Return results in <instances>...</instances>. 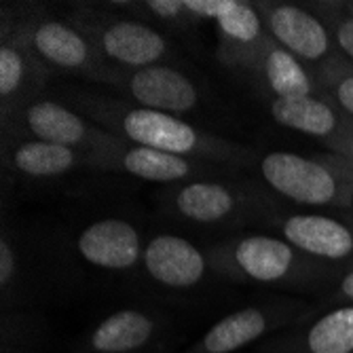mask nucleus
Segmentation results:
<instances>
[{
  "label": "nucleus",
  "instance_id": "obj_3",
  "mask_svg": "<svg viewBox=\"0 0 353 353\" xmlns=\"http://www.w3.org/2000/svg\"><path fill=\"white\" fill-rule=\"evenodd\" d=\"M263 180L292 203L347 212L353 201V168L343 154L273 150L259 161Z\"/></svg>",
  "mask_w": 353,
  "mask_h": 353
},
{
  "label": "nucleus",
  "instance_id": "obj_4",
  "mask_svg": "<svg viewBox=\"0 0 353 353\" xmlns=\"http://www.w3.org/2000/svg\"><path fill=\"white\" fill-rule=\"evenodd\" d=\"M68 19L91 41L100 55L119 70H136L174 61V47L161 30L136 15H121L104 7L79 5Z\"/></svg>",
  "mask_w": 353,
  "mask_h": 353
},
{
  "label": "nucleus",
  "instance_id": "obj_27",
  "mask_svg": "<svg viewBox=\"0 0 353 353\" xmlns=\"http://www.w3.org/2000/svg\"><path fill=\"white\" fill-rule=\"evenodd\" d=\"M345 214H347V216H349V222H351V224H353V201H351V205H349V210H347V212H345Z\"/></svg>",
  "mask_w": 353,
  "mask_h": 353
},
{
  "label": "nucleus",
  "instance_id": "obj_13",
  "mask_svg": "<svg viewBox=\"0 0 353 353\" xmlns=\"http://www.w3.org/2000/svg\"><path fill=\"white\" fill-rule=\"evenodd\" d=\"M269 110L277 125L322 140L332 146L336 154L345 157L353 150V119H349L328 98V93L292 100H271Z\"/></svg>",
  "mask_w": 353,
  "mask_h": 353
},
{
  "label": "nucleus",
  "instance_id": "obj_24",
  "mask_svg": "<svg viewBox=\"0 0 353 353\" xmlns=\"http://www.w3.org/2000/svg\"><path fill=\"white\" fill-rule=\"evenodd\" d=\"M313 9L324 17L326 26L330 28L341 55L353 63V13L349 11L347 3H319Z\"/></svg>",
  "mask_w": 353,
  "mask_h": 353
},
{
  "label": "nucleus",
  "instance_id": "obj_6",
  "mask_svg": "<svg viewBox=\"0 0 353 353\" xmlns=\"http://www.w3.org/2000/svg\"><path fill=\"white\" fill-rule=\"evenodd\" d=\"M3 130L5 136H26L81 150L93 159L95 170H102L100 157L117 140L79 110H72L70 106L51 98H41V95L23 104L13 119L3 123Z\"/></svg>",
  "mask_w": 353,
  "mask_h": 353
},
{
  "label": "nucleus",
  "instance_id": "obj_10",
  "mask_svg": "<svg viewBox=\"0 0 353 353\" xmlns=\"http://www.w3.org/2000/svg\"><path fill=\"white\" fill-rule=\"evenodd\" d=\"M303 315V305L294 301L263 303L241 307L218 322L180 353H235L294 324Z\"/></svg>",
  "mask_w": 353,
  "mask_h": 353
},
{
  "label": "nucleus",
  "instance_id": "obj_8",
  "mask_svg": "<svg viewBox=\"0 0 353 353\" xmlns=\"http://www.w3.org/2000/svg\"><path fill=\"white\" fill-rule=\"evenodd\" d=\"M172 332L165 313L125 307L91 326L79 341L77 353H165Z\"/></svg>",
  "mask_w": 353,
  "mask_h": 353
},
{
  "label": "nucleus",
  "instance_id": "obj_11",
  "mask_svg": "<svg viewBox=\"0 0 353 353\" xmlns=\"http://www.w3.org/2000/svg\"><path fill=\"white\" fill-rule=\"evenodd\" d=\"M112 87L125 95L123 100L127 102L174 117L192 112L201 102L199 87L190 81L188 74L170 63L121 70Z\"/></svg>",
  "mask_w": 353,
  "mask_h": 353
},
{
  "label": "nucleus",
  "instance_id": "obj_14",
  "mask_svg": "<svg viewBox=\"0 0 353 353\" xmlns=\"http://www.w3.org/2000/svg\"><path fill=\"white\" fill-rule=\"evenodd\" d=\"M102 172L119 170L140 180L159 182V184H186L192 180H208L212 176L218 178V165L195 161L178 154H170L163 150H154L146 146L127 144L123 140H114L108 150L100 157Z\"/></svg>",
  "mask_w": 353,
  "mask_h": 353
},
{
  "label": "nucleus",
  "instance_id": "obj_5",
  "mask_svg": "<svg viewBox=\"0 0 353 353\" xmlns=\"http://www.w3.org/2000/svg\"><path fill=\"white\" fill-rule=\"evenodd\" d=\"M15 23L19 26L28 47L49 74L55 72L61 77L89 79L110 87L114 85L121 70L110 66L68 17L39 15Z\"/></svg>",
  "mask_w": 353,
  "mask_h": 353
},
{
  "label": "nucleus",
  "instance_id": "obj_21",
  "mask_svg": "<svg viewBox=\"0 0 353 353\" xmlns=\"http://www.w3.org/2000/svg\"><path fill=\"white\" fill-rule=\"evenodd\" d=\"M254 74L259 77L263 89L271 95V100H292L324 93L317 77L299 57L285 51L273 39L263 51Z\"/></svg>",
  "mask_w": 353,
  "mask_h": 353
},
{
  "label": "nucleus",
  "instance_id": "obj_25",
  "mask_svg": "<svg viewBox=\"0 0 353 353\" xmlns=\"http://www.w3.org/2000/svg\"><path fill=\"white\" fill-rule=\"evenodd\" d=\"M324 93L349 117L353 119V63L343 61L339 66L330 68L322 79H319Z\"/></svg>",
  "mask_w": 353,
  "mask_h": 353
},
{
  "label": "nucleus",
  "instance_id": "obj_7",
  "mask_svg": "<svg viewBox=\"0 0 353 353\" xmlns=\"http://www.w3.org/2000/svg\"><path fill=\"white\" fill-rule=\"evenodd\" d=\"M271 39L299 57L305 66L322 79L330 68L345 61L332 32L315 9L292 3H254Z\"/></svg>",
  "mask_w": 353,
  "mask_h": 353
},
{
  "label": "nucleus",
  "instance_id": "obj_23",
  "mask_svg": "<svg viewBox=\"0 0 353 353\" xmlns=\"http://www.w3.org/2000/svg\"><path fill=\"white\" fill-rule=\"evenodd\" d=\"M41 326L23 311L3 313V353H39Z\"/></svg>",
  "mask_w": 353,
  "mask_h": 353
},
{
  "label": "nucleus",
  "instance_id": "obj_9",
  "mask_svg": "<svg viewBox=\"0 0 353 353\" xmlns=\"http://www.w3.org/2000/svg\"><path fill=\"white\" fill-rule=\"evenodd\" d=\"M259 208L252 190L220 178L178 184L168 195V212L199 227H231L248 220Z\"/></svg>",
  "mask_w": 353,
  "mask_h": 353
},
{
  "label": "nucleus",
  "instance_id": "obj_15",
  "mask_svg": "<svg viewBox=\"0 0 353 353\" xmlns=\"http://www.w3.org/2000/svg\"><path fill=\"white\" fill-rule=\"evenodd\" d=\"M142 267L157 285L170 292L195 290L205 281L208 271H214L208 252L172 233L154 235L144 243Z\"/></svg>",
  "mask_w": 353,
  "mask_h": 353
},
{
  "label": "nucleus",
  "instance_id": "obj_1",
  "mask_svg": "<svg viewBox=\"0 0 353 353\" xmlns=\"http://www.w3.org/2000/svg\"><path fill=\"white\" fill-rule=\"evenodd\" d=\"M72 100L81 114L106 134L136 146L163 150L212 165H248L252 152L243 146L212 136L182 117L136 106L121 98L95 93H74Z\"/></svg>",
  "mask_w": 353,
  "mask_h": 353
},
{
  "label": "nucleus",
  "instance_id": "obj_22",
  "mask_svg": "<svg viewBox=\"0 0 353 353\" xmlns=\"http://www.w3.org/2000/svg\"><path fill=\"white\" fill-rule=\"evenodd\" d=\"M114 7L134 13L142 21L161 30L163 34L165 32H186L201 21L195 13L188 11L186 0H142V3H127Z\"/></svg>",
  "mask_w": 353,
  "mask_h": 353
},
{
  "label": "nucleus",
  "instance_id": "obj_26",
  "mask_svg": "<svg viewBox=\"0 0 353 353\" xmlns=\"http://www.w3.org/2000/svg\"><path fill=\"white\" fill-rule=\"evenodd\" d=\"M330 301L334 305H353V265H349L336 273V281L332 285Z\"/></svg>",
  "mask_w": 353,
  "mask_h": 353
},
{
  "label": "nucleus",
  "instance_id": "obj_12",
  "mask_svg": "<svg viewBox=\"0 0 353 353\" xmlns=\"http://www.w3.org/2000/svg\"><path fill=\"white\" fill-rule=\"evenodd\" d=\"M281 239L328 267L353 265V224L328 214H288L275 220Z\"/></svg>",
  "mask_w": 353,
  "mask_h": 353
},
{
  "label": "nucleus",
  "instance_id": "obj_20",
  "mask_svg": "<svg viewBox=\"0 0 353 353\" xmlns=\"http://www.w3.org/2000/svg\"><path fill=\"white\" fill-rule=\"evenodd\" d=\"M5 165L26 178H61L81 168H93V159L81 150L41 142L26 136H5Z\"/></svg>",
  "mask_w": 353,
  "mask_h": 353
},
{
  "label": "nucleus",
  "instance_id": "obj_19",
  "mask_svg": "<svg viewBox=\"0 0 353 353\" xmlns=\"http://www.w3.org/2000/svg\"><path fill=\"white\" fill-rule=\"evenodd\" d=\"M77 252L95 269L130 271L142 263L144 243L138 227L130 220L102 218L79 235Z\"/></svg>",
  "mask_w": 353,
  "mask_h": 353
},
{
  "label": "nucleus",
  "instance_id": "obj_17",
  "mask_svg": "<svg viewBox=\"0 0 353 353\" xmlns=\"http://www.w3.org/2000/svg\"><path fill=\"white\" fill-rule=\"evenodd\" d=\"M214 23L220 41L218 57L231 68L254 72L271 43V34L256 5L245 0H224Z\"/></svg>",
  "mask_w": 353,
  "mask_h": 353
},
{
  "label": "nucleus",
  "instance_id": "obj_2",
  "mask_svg": "<svg viewBox=\"0 0 353 353\" xmlns=\"http://www.w3.org/2000/svg\"><path fill=\"white\" fill-rule=\"evenodd\" d=\"M214 273L233 281L263 285H305L328 273L285 239L275 235H241L208 248Z\"/></svg>",
  "mask_w": 353,
  "mask_h": 353
},
{
  "label": "nucleus",
  "instance_id": "obj_16",
  "mask_svg": "<svg viewBox=\"0 0 353 353\" xmlns=\"http://www.w3.org/2000/svg\"><path fill=\"white\" fill-rule=\"evenodd\" d=\"M49 72L28 47L19 26L3 19V45H0V102H3V123L41 95Z\"/></svg>",
  "mask_w": 353,
  "mask_h": 353
},
{
  "label": "nucleus",
  "instance_id": "obj_18",
  "mask_svg": "<svg viewBox=\"0 0 353 353\" xmlns=\"http://www.w3.org/2000/svg\"><path fill=\"white\" fill-rule=\"evenodd\" d=\"M265 353H353V305H332L279 336L265 341Z\"/></svg>",
  "mask_w": 353,
  "mask_h": 353
},
{
  "label": "nucleus",
  "instance_id": "obj_28",
  "mask_svg": "<svg viewBox=\"0 0 353 353\" xmlns=\"http://www.w3.org/2000/svg\"><path fill=\"white\" fill-rule=\"evenodd\" d=\"M345 159H347V161L351 163V168H353V150H351L349 154H345Z\"/></svg>",
  "mask_w": 353,
  "mask_h": 353
},
{
  "label": "nucleus",
  "instance_id": "obj_29",
  "mask_svg": "<svg viewBox=\"0 0 353 353\" xmlns=\"http://www.w3.org/2000/svg\"><path fill=\"white\" fill-rule=\"evenodd\" d=\"M347 7H349V11L353 13V3H347Z\"/></svg>",
  "mask_w": 353,
  "mask_h": 353
}]
</instances>
